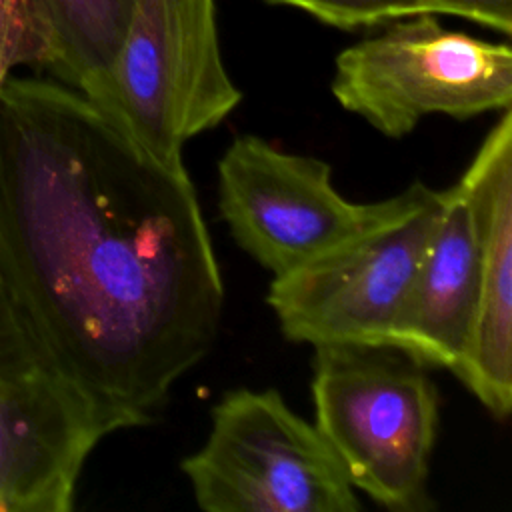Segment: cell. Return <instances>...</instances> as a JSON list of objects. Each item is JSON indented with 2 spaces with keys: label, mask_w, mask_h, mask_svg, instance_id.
Returning a JSON list of instances; mask_svg holds the SVG:
<instances>
[{
  "label": "cell",
  "mask_w": 512,
  "mask_h": 512,
  "mask_svg": "<svg viewBox=\"0 0 512 512\" xmlns=\"http://www.w3.org/2000/svg\"><path fill=\"white\" fill-rule=\"evenodd\" d=\"M0 278L106 434L160 416L224 310L184 162L54 78L0 94Z\"/></svg>",
  "instance_id": "6da1fadb"
},
{
  "label": "cell",
  "mask_w": 512,
  "mask_h": 512,
  "mask_svg": "<svg viewBox=\"0 0 512 512\" xmlns=\"http://www.w3.org/2000/svg\"><path fill=\"white\" fill-rule=\"evenodd\" d=\"M314 424L356 492L392 512H428L440 394L428 368L394 346H316Z\"/></svg>",
  "instance_id": "7a4b0ae2"
},
{
  "label": "cell",
  "mask_w": 512,
  "mask_h": 512,
  "mask_svg": "<svg viewBox=\"0 0 512 512\" xmlns=\"http://www.w3.org/2000/svg\"><path fill=\"white\" fill-rule=\"evenodd\" d=\"M444 206V190L412 182L366 204L360 222L312 260L272 276L266 304L284 338L310 346H390Z\"/></svg>",
  "instance_id": "3957f363"
},
{
  "label": "cell",
  "mask_w": 512,
  "mask_h": 512,
  "mask_svg": "<svg viewBox=\"0 0 512 512\" xmlns=\"http://www.w3.org/2000/svg\"><path fill=\"white\" fill-rule=\"evenodd\" d=\"M162 160L216 128L240 104L218 36L216 0H134L124 36L88 96Z\"/></svg>",
  "instance_id": "277c9868"
},
{
  "label": "cell",
  "mask_w": 512,
  "mask_h": 512,
  "mask_svg": "<svg viewBox=\"0 0 512 512\" xmlns=\"http://www.w3.org/2000/svg\"><path fill=\"white\" fill-rule=\"evenodd\" d=\"M332 96L388 138L408 136L426 116L468 120L512 104V50L446 30L418 12L380 24L334 60Z\"/></svg>",
  "instance_id": "5b68a950"
},
{
  "label": "cell",
  "mask_w": 512,
  "mask_h": 512,
  "mask_svg": "<svg viewBox=\"0 0 512 512\" xmlns=\"http://www.w3.org/2000/svg\"><path fill=\"white\" fill-rule=\"evenodd\" d=\"M206 512H358V492L314 422L276 388H236L212 408L204 444L180 464Z\"/></svg>",
  "instance_id": "8992f818"
},
{
  "label": "cell",
  "mask_w": 512,
  "mask_h": 512,
  "mask_svg": "<svg viewBox=\"0 0 512 512\" xmlns=\"http://www.w3.org/2000/svg\"><path fill=\"white\" fill-rule=\"evenodd\" d=\"M104 436L0 278V512H70Z\"/></svg>",
  "instance_id": "52a82bcc"
},
{
  "label": "cell",
  "mask_w": 512,
  "mask_h": 512,
  "mask_svg": "<svg viewBox=\"0 0 512 512\" xmlns=\"http://www.w3.org/2000/svg\"><path fill=\"white\" fill-rule=\"evenodd\" d=\"M366 204L346 200L328 162L244 134L218 160V210L234 242L280 276L348 234Z\"/></svg>",
  "instance_id": "ba28073f"
},
{
  "label": "cell",
  "mask_w": 512,
  "mask_h": 512,
  "mask_svg": "<svg viewBox=\"0 0 512 512\" xmlns=\"http://www.w3.org/2000/svg\"><path fill=\"white\" fill-rule=\"evenodd\" d=\"M480 244L474 328L454 374L498 420L512 410V110H502L458 180Z\"/></svg>",
  "instance_id": "9c48e42d"
},
{
  "label": "cell",
  "mask_w": 512,
  "mask_h": 512,
  "mask_svg": "<svg viewBox=\"0 0 512 512\" xmlns=\"http://www.w3.org/2000/svg\"><path fill=\"white\" fill-rule=\"evenodd\" d=\"M480 244L470 202L458 182L444 190V206L422 256L390 346L424 368L454 372L478 310Z\"/></svg>",
  "instance_id": "30bf717a"
},
{
  "label": "cell",
  "mask_w": 512,
  "mask_h": 512,
  "mask_svg": "<svg viewBox=\"0 0 512 512\" xmlns=\"http://www.w3.org/2000/svg\"><path fill=\"white\" fill-rule=\"evenodd\" d=\"M54 40L50 74L84 96L104 80L134 0H38Z\"/></svg>",
  "instance_id": "8fae6325"
},
{
  "label": "cell",
  "mask_w": 512,
  "mask_h": 512,
  "mask_svg": "<svg viewBox=\"0 0 512 512\" xmlns=\"http://www.w3.org/2000/svg\"><path fill=\"white\" fill-rule=\"evenodd\" d=\"M20 66L52 70V32L38 0H0V94Z\"/></svg>",
  "instance_id": "7c38bea8"
},
{
  "label": "cell",
  "mask_w": 512,
  "mask_h": 512,
  "mask_svg": "<svg viewBox=\"0 0 512 512\" xmlns=\"http://www.w3.org/2000/svg\"><path fill=\"white\" fill-rule=\"evenodd\" d=\"M302 10L316 20L342 28H370L388 20L418 14L422 0H266Z\"/></svg>",
  "instance_id": "4fadbf2b"
},
{
  "label": "cell",
  "mask_w": 512,
  "mask_h": 512,
  "mask_svg": "<svg viewBox=\"0 0 512 512\" xmlns=\"http://www.w3.org/2000/svg\"><path fill=\"white\" fill-rule=\"evenodd\" d=\"M420 12L466 18L504 36L512 30V0H422Z\"/></svg>",
  "instance_id": "5bb4252c"
}]
</instances>
